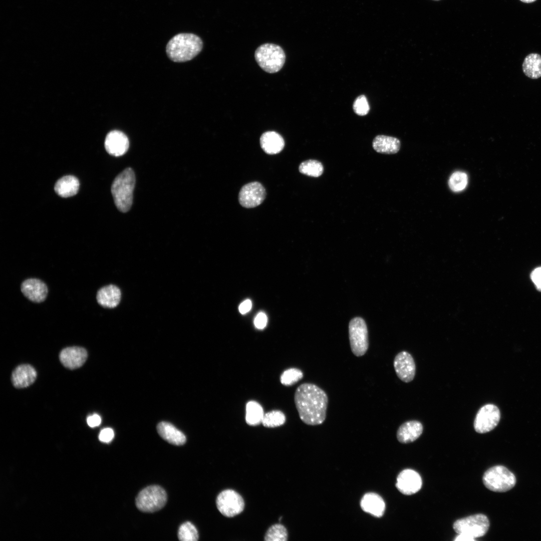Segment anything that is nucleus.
Returning <instances> with one entry per match:
<instances>
[{"label":"nucleus","instance_id":"obj_9","mask_svg":"<svg viewBox=\"0 0 541 541\" xmlns=\"http://www.w3.org/2000/svg\"><path fill=\"white\" fill-rule=\"evenodd\" d=\"M219 511L226 517H231L240 513L244 508L242 496L236 491L227 489L221 491L216 499Z\"/></svg>","mask_w":541,"mask_h":541},{"label":"nucleus","instance_id":"obj_24","mask_svg":"<svg viewBox=\"0 0 541 541\" xmlns=\"http://www.w3.org/2000/svg\"><path fill=\"white\" fill-rule=\"evenodd\" d=\"M79 186V180L76 177L67 175L62 177L57 181L54 189L59 196L62 197H68L77 194Z\"/></svg>","mask_w":541,"mask_h":541},{"label":"nucleus","instance_id":"obj_2","mask_svg":"<svg viewBox=\"0 0 541 541\" xmlns=\"http://www.w3.org/2000/svg\"><path fill=\"white\" fill-rule=\"evenodd\" d=\"M203 42L198 36L191 33H180L174 36L167 44L168 57L175 62L190 61L202 50Z\"/></svg>","mask_w":541,"mask_h":541},{"label":"nucleus","instance_id":"obj_34","mask_svg":"<svg viewBox=\"0 0 541 541\" xmlns=\"http://www.w3.org/2000/svg\"><path fill=\"white\" fill-rule=\"evenodd\" d=\"M114 436V433L113 429L110 428H106L100 431L99 439L103 442L109 443L112 440Z\"/></svg>","mask_w":541,"mask_h":541},{"label":"nucleus","instance_id":"obj_37","mask_svg":"<svg viewBox=\"0 0 541 541\" xmlns=\"http://www.w3.org/2000/svg\"><path fill=\"white\" fill-rule=\"evenodd\" d=\"M87 422L90 427H95L99 426L101 422V418L99 415L97 414H94L88 417L87 419Z\"/></svg>","mask_w":541,"mask_h":541},{"label":"nucleus","instance_id":"obj_28","mask_svg":"<svg viewBox=\"0 0 541 541\" xmlns=\"http://www.w3.org/2000/svg\"><path fill=\"white\" fill-rule=\"evenodd\" d=\"M467 183V174L460 171H455L452 173L448 180L449 188L455 192H460L464 189Z\"/></svg>","mask_w":541,"mask_h":541},{"label":"nucleus","instance_id":"obj_31","mask_svg":"<svg viewBox=\"0 0 541 541\" xmlns=\"http://www.w3.org/2000/svg\"><path fill=\"white\" fill-rule=\"evenodd\" d=\"M177 535L181 541H196L199 537L197 528L189 521H186L179 526Z\"/></svg>","mask_w":541,"mask_h":541},{"label":"nucleus","instance_id":"obj_35","mask_svg":"<svg viewBox=\"0 0 541 541\" xmlns=\"http://www.w3.org/2000/svg\"><path fill=\"white\" fill-rule=\"evenodd\" d=\"M530 278L537 290L541 292V266L535 268L530 274Z\"/></svg>","mask_w":541,"mask_h":541},{"label":"nucleus","instance_id":"obj_11","mask_svg":"<svg viewBox=\"0 0 541 541\" xmlns=\"http://www.w3.org/2000/svg\"><path fill=\"white\" fill-rule=\"evenodd\" d=\"M266 196L265 189L258 182L254 181L243 185L238 194L240 204L247 208L260 205Z\"/></svg>","mask_w":541,"mask_h":541},{"label":"nucleus","instance_id":"obj_20","mask_svg":"<svg viewBox=\"0 0 541 541\" xmlns=\"http://www.w3.org/2000/svg\"><path fill=\"white\" fill-rule=\"evenodd\" d=\"M360 505L365 512L375 517H381L385 510V503L378 494L370 492L365 494L361 499Z\"/></svg>","mask_w":541,"mask_h":541},{"label":"nucleus","instance_id":"obj_17","mask_svg":"<svg viewBox=\"0 0 541 541\" xmlns=\"http://www.w3.org/2000/svg\"><path fill=\"white\" fill-rule=\"evenodd\" d=\"M36 378L37 372L34 368L29 364H23L13 371L12 382L15 387L23 388L32 384Z\"/></svg>","mask_w":541,"mask_h":541},{"label":"nucleus","instance_id":"obj_30","mask_svg":"<svg viewBox=\"0 0 541 541\" xmlns=\"http://www.w3.org/2000/svg\"><path fill=\"white\" fill-rule=\"evenodd\" d=\"M288 534L283 525L277 523L272 525L266 531L264 539L265 541H286Z\"/></svg>","mask_w":541,"mask_h":541},{"label":"nucleus","instance_id":"obj_41","mask_svg":"<svg viewBox=\"0 0 541 541\" xmlns=\"http://www.w3.org/2000/svg\"><path fill=\"white\" fill-rule=\"evenodd\" d=\"M432 1H440V0H432Z\"/></svg>","mask_w":541,"mask_h":541},{"label":"nucleus","instance_id":"obj_13","mask_svg":"<svg viewBox=\"0 0 541 541\" xmlns=\"http://www.w3.org/2000/svg\"><path fill=\"white\" fill-rule=\"evenodd\" d=\"M422 479L414 470L406 469L398 474L396 486L402 494L409 495L417 492L422 487Z\"/></svg>","mask_w":541,"mask_h":541},{"label":"nucleus","instance_id":"obj_33","mask_svg":"<svg viewBox=\"0 0 541 541\" xmlns=\"http://www.w3.org/2000/svg\"><path fill=\"white\" fill-rule=\"evenodd\" d=\"M353 109L354 112L359 116L366 115L370 110L366 97L361 95L357 97L354 102Z\"/></svg>","mask_w":541,"mask_h":541},{"label":"nucleus","instance_id":"obj_23","mask_svg":"<svg viewBox=\"0 0 541 541\" xmlns=\"http://www.w3.org/2000/svg\"><path fill=\"white\" fill-rule=\"evenodd\" d=\"M400 140L394 137L379 135L373 139L372 147L378 153L386 154L397 153L400 150Z\"/></svg>","mask_w":541,"mask_h":541},{"label":"nucleus","instance_id":"obj_36","mask_svg":"<svg viewBox=\"0 0 541 541\" xmlns=\"http://www.w3.org/2000/svg\"><path fill=\"white\" fill-rule=\"evenodd\" d=\"M267 318L266 314L263 312L258 313L254 320L255 327L258 329H264L267 324Z\"/></svg>","mask_w":541,"mask_h":541},{"label":"nucleus","instance_id":"obj_27","mask_svg":"<svg viewBox=\"0 0 541 541\" xmlns=\"http://www.w3.org/2000/svg\"><path fill=\"white\" fill-rule=\"evenodd\" d=\"M300 173L307 176L318 177L324 172L322 163L317 160L310 159L302 162L299 167Z\"/></svg>","mask_w":541,"mask_h":541},{"label":"nucleus","instance_id":"obj_4","mask_svg":"<svg viewBox=\"0 0 541 541\" xmlns=\"http://www.w3.org/2000/svg\"><path fill=\"white\" fill-rule=\"evenodd\" d=\"M254 57L259 67L269 73L279 71L285 62L286 55L279 45L266 43L259 46L255 51Z\"/></svg>","mask_w":541,"mask_h":541},{"label":"nucleus","instance_id":"obj_8","mask_svg":"<svg viewBox=\"0 0 541 541\" xmlns=\"http://www.w3.org/2000/svg\"><path fill=\"white\" fill-rule=\"evenodd\" d=\"M349 335L351 349L357 357L363 356L369 347L367 327L365 321L356 317L350 322Z\"/></svg>","mask_w":541,"mask_h":541},{"label":"nucleus","instance_id":"obj_6","mask_svg":"<svg viewBox=\"0 0 541 541\" xmlns=\"http://www.w3.org/2000/svg\"><path fill=\"white\" fill-rule=\"evenodd\" d=\"M167 500V493L162 487L150 485L138 493L136 498V506L141 511L153 512L163 508Z\"/></svg>","mask_w":541,"mask_h":541},{"label":"nucleus","instance_id":"obj_14","mask_svg":"<svg viewBox=\"0 0 541 541\" xmlns=\"http://www.w3.org/2000/svg\"><path fill=\"white\" fill-rule=\"evenodd\" d=\"M105 148L107 152L114 156H120L128 151L129 139L123 132L113 130L107 135L105 140Z\"/></svg>","mask_w":541,"mask_h":541},{"label":"nucleus","instance_id":"obj_5","mask_svg":"<svg viewBox=\"0 0 541 541\" xmlns=\"http://www.w3.org/2000/svg\"><path fill=\"white\" fill-rule=\"evenodd\" d=\"M482 481L485 486L494 492H505L513 488L516 483L514 474L502 465L494 466L484 473Z\"/></svg>","mask_w":541,"mask_h":541},{"label":"nucleus","instance_id":"obj_3","mask_svg":"<svg viewBox=\"0 0 541 541\" xmlns=\"http://www.w3.org/2000/svg\"><path fill=\"white\" fill-rule=\"evenodd\" d=\"M135 185V176L131 168H126L114 180L111 186V193L115 205L119 211L126 212L131 208Z\"/></svg>","mask_w":541,"mask_h":541},{"label":"nucleus","instance_id":"obj_16","mask_svg":"<svg viewBox=\"0 0 541 541\" xmlns=\"http://www.w3.org/2000/svg\"><path fill=\"white\" fill-rule=\"evenodd\" d=\"M87 357L86 350L77 346L64 348L60 354L61 362L65 367L70 369H75L81 367L86 362Z\"/></svg>","mask_w":541,"mask_h":541},{"label":"nucleus","instance_id":"obj_40","mask_svg":"<svg viewBox=\"0 0 541 541\" xmlns=\"http://www.w3.org/2000/svg\"><path fill=\"white\" fill-rule=\"evenodd\" d=\"M522 3L526 4H530L535 2L536 0H519Z\"/></svg>","mask_w":541,"mask_h":541},{"label":"nucleus","instance_id":"obj_26","mask_svg":"<svg viewBox=\"0 0 541 541\" xmlns=\"http://www.w3.org/2000/svg\"><path fill=\"white\" fill-rule=\"evenodd\" d=\"M261 405L255 401H248L246 404L245 421L251 426H256L261 423L264 416Z\"/></svg>","mask_w":541,"mask_h":541},{"label":"nucleus","instance_id":"obj_10","mask_svg":"<svg viewBox=\"0 0 541 541\" xmlns=\"http://www.w3.org/2000/svg\"><path fill=\"white\" fill-rule=\"evenodd\" d=\"M500 419L498 408L492 404L482 406L477 412L473 423L474 428L479 433H485L493 430Z\"/></svg>","mask_w":541,"mask_h":541},{"label":"nucleus","instance_id":"obj_29","mask_svg":"<svg viewBox=\"0 0 541 541\" xmlns=\"http://www.w3.org/2000/svg\"><path fill=\"white\" fill-rule=\"evenodd\" d=\"M286 421V416L280 410H272L264 414L261 423L265 427L274 428L280 426Z\"/></svg>","mask_w":541,"mask_h":541},{"label":"nucleus","instance_id":"obj_32","mask_svg":"<svg viewBox=\"0 0 541 541\" xmlns=\"http://www.w3.org/2000/svg\"><path fill=\"white\" fill-rule=\"evenodd\" d=\"M303 377V373L299 369L292 368L285 370L281 375V383L285 386H291L301 380Z\"/></svg>","mask_w":541,"mask_h":541},{"label":"nucleus","instance_id":"obj_39","mask_svg":"<svg viewBox=\"0 0 541 541\" xmlns=\"http://www.w3.org/2000/svg\"><path fill=\"white\" fill-rule=\"evenodd\" d=\"M455 541H474L475 538L464 534H458L454 539Z\"/></svg>","mask_w":541,"mask_h":541},{"label":"nucleus","instance_id":"obj_21","mask_svg":"<svg viewBox=\"0 0 541 541\" xmlns=\"http://www.w3.org/2000/svg\"><path fill=\"white\" fill-rule=\"evenodd\" d=\"M157 430L161 438L171 444L180 446L186 441L185 435L169 422L162 421L159 423Z\"/></svg>","mask_w":541,"mask_h":541},{"label":"nucleus","instance_id":"obj_25","mask_svg":"<svg viewBox=\"0 0 541 541\" xmlns=\"http://www.w3.org/2000/svg\"><path fill=\"white\" fill-rule=\"evenodd\" d=\"M523 73L528 78L536 79L541 77V55L531 53L524 59L522 63Z\"/></svg>","mask_w":541,"mask_h":541},{"label":"nucleus","instance_id":"obj_19","mask_svg":"<svg viewBox=\"0 0 541 541\" xmlns=\"http://www.w3.org/2000/svg\"><path fill=\"white\" fill-rule=\"evenodd\" d=\"M423 432V426L417 420L408 421L401 424L397 431L398 440L402 443H408L416 440Z\"/></svg>","mask_w":541,"mask_h":541},{"label":"nucleus","instance_id":"obj_38","mask_svg":"<svg viewBox=\"0 0 541 541\" xmlns=\"http://www.w3.org/2000/svg\"><path fill=\"white\" fill-rule=\"evenodd\" d=\"M252 307V303L250 300H246L242 302L238 308L239 312L241 314H245L248 312Z\"/></svg>","mask_w":541,"mask_h":541},{"label":"nucleus","instance_id":"obj_18","mask_svg":"<svg viewBox=\"0 0 541 541\" xmlns=\"http://www.w3.org/2000/svg\"><path fill=\"white\" fill-rule=\"evenodd\" d=\"M121 293L115 285H109L100 289L97 293L98 303L106 308H114L120 303Z\"/></svg>","mask_w":541,"mask_h":541},{"label":"nucleus","instance_id":"obj_12","mask_svg":"<svg viewBox=\"0 0 541 541\" xmlns=\"http://www.w3.org/2000/svg\"><path fill=\"white\" fill-rule=\"evenodd\" d=\"M394 367L398 377L403 382L408 383L414 379L416 373L415 363L411 355L402 351L395 356Z\"/></svg>","mask_w":541,"mask_h":541},{"label":"nucleus","instance_id":"obj_15","mask_svg":"<svg viewBox=\"0 0 541 541\" xmlns=\"http://www.w3.org/2000/svg\"><path fill=\"white\" fill-rule=\"evenodd\" d=\"M21 291L29 300L35 303H41L46 298L48 288L41 280L30 278L25 280L21 284Z\"/></svg>","mask_w":541,"mask_h":541},{"label":"nucleus","instance_id":"obj_1","mask_svg":"<svg viewBox=\"0 0 541 541\" xmlns=\"http://www.w3.org/2000/svg\"><path fill=\"white\" fill-rule=\"evenodd\" d=\"M294 400L300 418L304 423L317 425L324 422L328 397L320 387L310 383L302 384L295 391Z\"/></svg>","mask_w":541,"mask_h":541},{"label":"nucleus","instance_id":"obj_7","mask_svg":"<svg viewBox=\"0 0 541 541\" xmlns=\"http://www.w3.org/2000/svg\"><path fill=\"white\" fill-rule=\"evenodd\" d=\"M489 527V521L486 515L479 513L456 520L453 525L458 534H464L474 538L483 536Z\"/></svg>","mask_w":541,"mask_h":541},{"label":"nucleus","instance_id":"obj_22","mask_svg":"<svg viewBox=\"0 0 541 541\" xmlns=\"http://www.w3.org/2000/svg\"><path fill=\"white\" fill-rule=\"evenodd\" d=\"M260 144L261 148L266 153L273 155L282 151L285 146V141L278 133L267 131L261 135Z\"/></svg>","mask_w":541,"mask_h":541}]
</instances>
